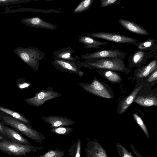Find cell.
I'll use <instances>...</instances> for the list:
<instances>
[{"label": "cell", "mask_w": 157, "mask_h": 157, "mask_svg": "<svg viewBox=\"0 0 157 157\" xmlns=\"http://www.w3.org/2000/svg\"><path fill=\"white\" fill-rule=\"evenodd\" d=\"M78 37L79 42L84 45L83 48L85 49L98 48L108 44L106 42L98 41L86 36L80 35Z\"/></svg>", "instance_id": "e0dca14e"}, {"label": "cell", "mask_w": 157, "mask_h": 157, "mask_svg": "<svg viewBox=\"0 0 157 157\" xmlns=\"http://www.w3.org/2000/svg\"><path fill=\"white\" fill-rule=\"evenodd\" d=\"M104 70L103 71V76L110 82H118L121 80V76L117 73L110 70Z\"/></svg>", "instance_id": "d4e9b609"}, {"label": "cell", "mask_w": 157, "mask_h": 157, "mask_svg": "<svg viewBox=\"0 0 157 157\" xmlns=\"http://www.w3.org/2000/svg\"><path fill=\"white\" fill-rule=\"evenodd\" d=\"M2 122V124L10 126L37 143H41L46 138L45 136L36 129L12 117H3Z\"/></svg>", "instance_id": "6da1fadb"}, {"label": "cell", "mask_w": 157, "mask_h": 157, "mask_svg": "<svg viewBox=\"0 0 157 157\" xmlns=\"http://www.w3.org/2000/svg\"><path fill=\"white\" fill-rule=\"evenodd\" d=\"M0 111L10 115L14 118L17 119L32 127L29 121L21 114L13 110L0 106Z\"/></svg>", "instance_id": "7402d4cb"}, {"label": "cell", "mask_w": 157, "mask_h": 157, "mask_svg": "<svg viewBox=\"0 0 157 157\" xmlns=\"http://www.w3.org/2000/svg\"><path fill=\"white\" fill-rule=\"evenodd\" d=\"M45 122L51 124L50 127L56 128L72 125L75 123L72 120L63 116L50 115L42 117Z\"/></svg>", "instance_id": "8fae6325"}, {"label": "cell", "mask_w": 157, "mask_h": 157, "mask_svg": "<svg viewBox=\"0 0 157 157\" xmlns=\"http://www.w3.org/2000/svg\"><path fill=\"white\" fill-rule=\"evenodd\" d=\"M61 96V94L49 87L45 90L42 89L36 93L33 97L25 99L24 101L29 105L39 107L47 101Z\"/></svg>", "instance_id": "5b68a950"}, {"label": "cell", "mask_w": 157, "mask_h": 157, "mask_svg": "<svg viewBox=\"0 0 157 157\" xmlns=\"http://www.w3.org/2000/svg\"><path fill=\"white\" fill-rule=\"evenodd\" d=\"M65 151L56 147L55 150L49 149L45 154L33 157H63Z\"/></svg>", "instance_id": "484cf974"}, {"label": "cell", "mask_w": 157, "mask_h": 157, "mask_svg": "<svg viewBox=\"0 0 157 157\" xmlns=\"http://www.w3.org/2000/svg\"><path fill=\"white\" fill-rule=\"evenodd\" d=\"M118 22L125 29L132 33L144 35L149 34L146 29L134 22L122 19H119Z\"/></svg>", "instance_id": "2e32d148"}, {"label": "cell", "mask_w": 157, "mask_h": 157, "mask_svg": "<svg viewBox=\"0 0 157 157\" xmlns=\"http://www.w3.org/2000/svg\"><path fill=\"white\" fill-rule=\"evenodd\" d=\"M31 1V0H0V6L18 3H24Z\"/></svg>", "instance_id": "f546056e"}, {"label": "cell", "mask_w": 157, "mask_h": 157, "mask_svg": "<svg viewBox=\"0 0 157 157\" xmlns=\"http://www.w3.org/2000/svg\"><path fill=\"white\" fill-rule=\"evenodd\" d=\"M133 116L135 120L141 128L147 138L149 139L150 136L148 130L142 119L138 114L136 113H133Z\"/></svg>", "instance_id": "83f0119b"}, {"label": "cell", "mask_w": 157, "mask_h": 157, "mask_svg": "<svg viewBox=\"0 0 157 157\" xmlns=\"http://www.w3.org/2000/svg\"><path fill=\"white\" fill-rule=\"evenodd\" d=\"M13 52L35 71L38 70L39 61L42 59L45 55V53L38 48L31 46L26 48L18 47Z\"/></svg>", "instance_id": "3957f363"}, {"label": "cell", "mask_w": 157, "mask_h": 157, "mask_svg": "<svg viewBox=\"0 0 157 157\" xmlns=\"http://www.w3.org/2000/svg\"><path fill=\"white\" fill-rule=\"evenodd\" d=\"M155 54H156V52L137 50L130 56L128 62L130 63L134 66H137L147 62L148 59L152 57Z\"/></svg>", "instance_id": "4fadbf2b"}, {"label": "cell", "mask_w": 157, "mask_h": 157, "mask_svg": "<svg viewBox=\"0 0 157 157\" xmlns=\"http://www.w3.org/2000/svg\"><path fill=\"white\" fill-rule=\"evenodd\" d=\"M157 69V57L147 65L143 67L137 71L136 75L140 78H144Z\"/></svg>", "instance_id": "44dd1931"}, {"label": "cell", "mask_w": 157, "mask_h": 157, "mask_svg": "<svg viewBox=\"0 0 157 157\" xmlns=\"http://www.w3.org/2000/svg\"><path fill=\"white\" fill-rule=\"evenodd\" d=\"M53 59L54 60L52 63L54 67L58 70L69 74L75 73L80 77L83 76L84 72L80 69L82 67L80 61L73 62L61 59Z\"/></svg>", "instance_id": "8992f818"}, {"label": "cell", "mask_w": 157, "mask_h": 157, "mask_svg": "<svg viewBox=\"0 0 157 157\" xmlns=\"http://www.w3.org/2000/svg\"><path fill=\"white\" fill-rule=\"evenodd\" d=\"M44 147L21 144L8 140L0 139V151L11 156H26L28 153L35 152Z\"/></svg>", "instance_id": "277c9868"}, {"label": "cell", "mask_w": 157, "mask_h": 157, "mask_svg": "<svg viewBox=\"0 0 157 157\" xmlns=\"http://www.w3.org/2000/svg\"><path fill=\"white\" fill-rule=\"evenodd\" d=\"M78 84L85 90L96 96L107 99L112 98L107 88L95 78L91 84L81 82Z\"/></svg>", "instance_id": "52a82bcc"}, {"label": "cell", "mask_w": 157, "mask_h": 157, "mask_svg": "<svg viewBox=\"0 0 157 157\" xmlns=\"http://www.w3.org/2000/svg\"><path fill=\"white\" fill-rule=\"evenodd\" d=\"M157 69L155 70L152 74L148 78L147 81L149 82H152L157 80Z\"/></svg>", "instance_id": "836d02e7"}, {"label": "cell", "mask_w": 157, "mask_h": 157, "mask_svg": "<svg viewBox=\"0 0 157 157\" xmlns=\"http://www.w3.org/2000/svg\"><path fill=\"white\" fill-rule=\"evenodd\" d=\"M81 65L87 69H98L127 71L128 69L123 60L116 58H103L93 61L86 60L81 62Z\"/></svg>", "instance_id": "7a4b0ae2"}, {"label": "cell", "mask_w": 157, "mask_h": 157, "mask_svg": "<svg viewBox=\"0 0 157 157\" xmlns=\"http://www.w3.org/2000/svg\"><path fill=\"white\" fill-rule=\"evenodd\" d=\"M100 6L105 7L110 6L117 1V0H100Z\"/></svg>", "instance_id": "1f68e13d"}, {"label": "cell", "mask_w": 157, "mask_h": 157, "mask_svg": "<svg viewBox=\"0 0 157 157\" xmlns=\"http://www.w3.org/2000/svg\"><path fill=\"white\" fill-rule=\"evenodd\" d=\"M142 86V85H140L135 88L129 95L121 101L120 104L119 113L121 114L125 112L127 108L133 102Z\"/></svg>", "instance_id": "d6986e66"}, {"label": "cell", "mask_w": 157, "mask_h": 157, "mask_svg": "<svg viewBox=\"0 0 157 157\" xmlns=\"http://www.w3.org/2000/svg\"><path fill=\"white\" fill-rule=\"evenodd\" d=\"M116 147L118 153L120 157H134L120 144L117 143Z\"/></svg>", "instance_id": "f1b7e54d"}, {"label": "cell", "mask_w": 157, "mask_h": 157, "mask_svg": "<svg viewBox=\"0 0 157 157\" xmlns=\"http://www.w3.org/2000/svg\"><path fill=\"white\" fill-rule=\"evenodd\" d=\"M21 21L27 26L36 28L53 30L56 29L57 27V25L44 21L40 17H37L24 18L22 19Z\"/></svg>", "instance_id": "30bf717a"}, {"label": "cell", "mask_w": 157, "mask_h": 157, "mask_svg": "<svg viewBox=\"0 0 157 157\" xmlns=\"http://www.w3.org/2000/svg\"><path fill=\"white\" fill-rule=\"evenodd\" d=\"M2 127L9 140L23 144L31 145V143L19 132L8 126L2 124Z\"/></svg>", "instance_id": "9a60e30c"}, {"label": "cell", "mask_w": 157, "mask_h": 157, "mask_svg": "<svg viewBox=\"0 0 157 157\" xmlns=\"http://www.w3.org/2000/svg\"><path fill=\"white\" fill-rule=\"evenodd\" d=\"M130 146L131 148L133 151V153L136 155L137 157H143L136 151L133 145L131 144Z\"/></svg>", "instance_id": "e575fe53"}, {"label": "cell", "mask_w": 157, "mask_h": 157, "mask_svg": "<svg viewBox=\"0 0 157 157\" xmlns=\"http://www.w3.org/2000/svg\"><path fill=\"white\" fill-rule=\"evenodd\" d=\"M93 0H84L79 2V4L74 9L73 13L78 14L87 10L91 7Z\"/></svg>", "instance_id": "cb8c5ba5"}, {"label": "cell", "mask_w": 157, "mask_h": 157, "mask_svg": "<svg viewBox=\"0 0 157 157\" xmlns=\"http://www.w3.org/2000/svg\"><path fill=\"white\" fill-rule=\"evenodd\" d=\"M137 46L138 50L149 51L155 53L157 52V40L149 38L147 40L141 42H136L134 44Z\"/></svg>", "instance_id": "ac0fdd59"}, {"label": "cell", "mask_w": 157, "mask_h": 157, "mask_svg": "<svg viewBox=\"0 0 157 157\" xmlns=\"http://www.w3.org/2000/svg\"><path fill=\"white\" fill-rule=\"evenodd\" d=\"M73 130L72 128L68 127H60L52 128L50 131L54 133L62 135H66L71 132Z\"/></svg>", "instance_id": "4316f807"}, {"label": "cell", "mask_w": 157, "mask_h": 157, "mask_svg": "<svg viewBox=\"0 0 157 157\" xmlns=\"http://www.w3.org/2000/svg\"><path fill=\"white\" fill-rule=\"evenodd\" d=\"M16 82L18 88L21 90L28 89L30 87L31 85L30 83L27 82L22 78L21 80H17Z\"/></svg>", "instance_id": "4dcf8cb0"}, {"label": "cell", "mask_w": 157, "mask_h": 157, "mask_svg": "<svg viewBox=\"0 0 157 157\" xmlns=\"http://www.w3.org/2000/svg\"><path fill=\"white\" fill-rule=\"evenodd\" d=\"M0 139L9 140L3 127L2 124L0 123Z\"/></svg>", "instance_id": "d6a6232c"}, {"label": "cell", "mask_w": 157, "mask_h": 157, "mask_svg": "<svg viewBox=\"0 0 157 157\" xmlns=\"http://www.w3.org/2000/svg\"><path fill=\"white\" fill-rule=\"evenodd\" d=\"M81 147V142L80 138H79L68 150L69 157H80Z\"/></svg>", "instance_id": "603a6c76"}, {"label": "cell", "mask_w": 157, "mask_h": 157, "mask_svg": "<svg viewBox=\"0 0 157 157\" xmlns=\"http://www.w3.org/2000/svg\"><path fill=\"white\" fill-rule=\"evenodd\" d=\"M75 52L70 47L63 48L53 52L52 58L76 62L80 58L77 56H72Z\"/></svg>", "instance_id": "5bb4252c"}, {"label": "cell", "mask_w": 157, "mask_h": 157, "mask_svg": "<svg viewBox=\"0 0 157 157\" xmlns=\"http://www.w3.org/2000/svg\"><path fill=\"white\" fill-rule=\"evenodd\" d=\"M86 36L100 38L118 43L134 44L138 40L118 34L97 32L87 33Z\"/></svg>", "instance_id": "9c48e42d"}, {"label": "cell", "mask_w": 157, "mask_h": 157, "mask_svg": "<svg viewBox=\"0 0 157 157\" xmlns=\"http://www.w3.org/2000/svg\"><path fill=\"white\" fill-rule=\"evenodd\" d=\"M85 150L86 157H108L105 149L96 141L89 140Z\"/></svg>", "instance_id": "7c38bea8"}, {"label": "cell", "mask_w": 157, "mask_h": 157, "mask_svg": "<svg viewBox=\"0 0 157 157\" xmlns=\"http://www.w3.org/2000/svg\"><path fill=\"white\" fill-rule=\"evenodd\" d=\"M125 53L117 49L104 50L82 55V59L86 60L93 61L103 58H116L123 60Z\"/></svg>", "instance_id": "ba28073f"}, {"label": "cell", "mask_w": 157, "mask_h": 157, "mask_svg": "<svg viewBox=\"0 0 157 157\" xmlns=\"http://www.w3.org/2000/svg\"><path fill=\"white\" fill-rule=\"evenodd\" d=\"M139 105L144 107L157 106V96H136L133 101Z\"/></svg>", "instance_id": "ffe728a7"}]
</instances>
